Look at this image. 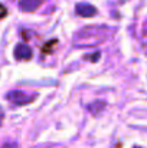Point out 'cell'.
<instances>
[{
  "label": "cell",
  "instance_id": "6da1fadb",
  "mask_svg": "<svg viewBox=\"0 0 147 148\" xmlns=\"http://www.w3.org/2000/svg\"><path fill=\"white\" fill-rule=\"evenodd\" d=\"M107 39V29L105 27H85L79 33V46H87V45H97L99 42Z\"/></svg>",
  "mask_w": 147,
  "mask_h": 148
},
{
  "label": "cell",
  "instance_id": "7a4b0ae2",
  "mask_svg": "<svg viewBox=\"0 0 147 148\" xmlns=\"http://www.w3.org/2000/svg\"><path fill=\"white\" fill-rule=\"evenodd\" d=\"M6 98L9 99L12 103H14V105H28V103H30L35 99V97L33 95H28V94H25L22 91H12V92H9L6 95Z\"/></svg>",
  "mask_w": 147,
  "mask_h": 148
},
{
  "label": "cell",
  "instance_id": "3957f363",
  "mask_svg": "<svg viewBox=\"0 0 147 148\" xmlns=\"http://www.w3.org/2000/svg\"><path fill=\"white\" fill-rule=\"evenodd\" d=\"M75 10H77V13L81 17H92V16L97 14V9L94 6L88 4V3H79V4H77Z\"/></svg>",
  "mask_w": 147,
  "mask_h": 148
},
{
  "label": "cell",
  "instance_id": "277c9868",
  "mask_svg": "<svg viewBox=\"0 0 147 148\" xmlns=\"http://www.w3.org/2000/svg\"><path fill=\"white\" fill-rule=\"evenodd\" d=\"M14 56L19 60H28V59L32 58V49L28 45H25V43H19L14 48Z\"/></svg>",
  "mask_w": 147,
  "mask_h": 148
},
{
  "label": "cell",
  "instance_id": "5b68a950",
  "mask_svg": "<svg viewBox=\"0 0 147 148\" xmlns=\"http://www.w3.org/2000/svg\"><path fill=\"white\" fill-rule=\"evenodd\" d=\"M42 3H43V0H20L19 7L23 12H35Z\"/></svg>",
  "mask_w": 147,
  "mask_h": 148
},
{
  "label": "cell",
  "instance_id": "8992f818",
  "mask_svg": "<svg viewBox=\"0 0 147 148\" xmlns=\"http://www.w3.org/2000/svg\"><path fill=\"white\" fill-rule=\"evenodd\" d=\"M104 106H105V103L98 101V102H95V103L90 105V111H91L92 114H95V111H97V109H101V108H104Z\"/></svg>",
  "mask_w": 147,
  "mask_h": 148
},
{
  "label": "cell",
  "instance_id": "52a82bcc",
  "mask_svg": "<svg viewBox=\"0 0 147 148\" xmlns=\"http://www.w3.org/2000/svg\"><path fill=\"white\" fill-rule=\"evenodd\" d=\"M4 16H6V9L0 4V17H4Z\"/></svg>",
  "mask_w": 147,
  "mask_h": 148
},
{
  "label": "cell",
  "instance_id": "ba28073f",
  "mask_svg": "<svg viewBox=\"0 0 147 148\" xmlns=\"http://www.w3.org/2000/svg\"><path fill=\"white\" fill-rule=\"evenodd\" d=\"M3 116H4V114H3V109L0 108V125H1V121H3Z\"/></svg>",
  "mask_w": 147,
  "mask_h": 148
}]
</instances>
